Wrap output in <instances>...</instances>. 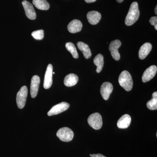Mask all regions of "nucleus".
I'll list each match as a JSON object with an SVG mask.
<instances>
[{
    "label": "nucleus",
    "mask_w": 157,
    "mask_h": 157,
    "mask_svg": "<svg viewBox=\"0 0 157 157\" xmlns=\"http://www.w3.org/2000/svg\"><path fill=\"white\" fill-rule=\"evenodd\" d=\"M32 36L36 40H42L44 36V31L43 30H39L34 31L32 33Z\"/></svg>",
    "instance_id": "5701e85b"
},
{
    "label": "nucleus",
    "mask_w": 157,
    "mask_h": 157,
    "mask_svg": "<svg viewBox=\"0 0 157 157\" xmlns=\"http://www.w3.org/2000/svg\"><path fill=\"white\" fill-rule=\"evenodd\" d=\"M87 18L88 21L90 24L95 25L101 20V14L98 11H90L87 13Z\"/></svg>",
    "instance_id": "4468645a"
},
{
    "label": "nucleus",
    "mask_w": 157,
    "mask_h": 157,
    "mask_svg": "<svg viewBox=\"0 0 157 157\" xmlns=\"http://www.w3.org/2000/svg\"><path fill=\"white\" fill-rule=\"evenodd\" d=\"M157 6H156L155 8V13L156 14H157Z\"/></svg>",
    "instance_id": "bb28decb"
},
{
    "label": "nucleus",
    "mask_w": 157,
    "mask_h": 157,
    "mask_svg": "<svg viewBox=\"0 0 157 157\" xmlns=\"http://www.w3.org/2000/svg\"><path fill=\"white\" fill-rule=\"evenodd\" d=\"M55 72H53V73H52V74H55Z\"/></svg>",
    "instance_id": "c756f323"
},
{
    "label": "nucleus",
    "mask_w": 157,
    "mask_h": 157,
    "mask_svg": "<svg viewBox=\"0 0 157 157\" xmlns=\"http://www.w3.org/2000/svg\"><path fill=\"white\" fill-rule=\"evenodd\" d=\"M147 106L151 110H156L157 109V92H155L152 94V98L147 102Z\"/></svg>",
    "instance_id": "412c9836"
},
{
    "label": "nucleus",
    "mask_w": 157,
    "mask_h": 157,
    "mask_svg": "<svg viewBox=\"0 0 157 157\" xmlns=\"http://www.w3.org/2000/svg\"><path fill=\"white\" fill-rule=\"evenodd\" d=\"M117 1L118 3H121L123 2L124 0H117Z\"/></svg>",
    "instance_id": "cd10ccee"
},
{
    "label": "nucleus",
    "mask_w": 157,
    "mask_h": 157,
    "mask_svg": "<svg viewBox=\"0 0 157 157\" xmlns=\"http://www.w3.org/2000/svg\"><path fill=\"white\" fill-rule=\"evenodd\" d=\"M82 24L78 20H73L68 25V31L71 33H75L80 32L82 29Z\"/></svg>",
    "instance_id": "ddd939ff"
},
{
    "label": "nucleus",
    "mask_w": 157,
    "mask_h": 157,
    "mask_svg": "<svg viewBox=\"0 0 157 157\" xmlns=\"http://www.w3.org/2000/svg\"><path fill=\"white\" fill-rule=\"evenodd\" d=\"M70 105L66 102H61L53 106L47 113L48 116L57 115L66 111L69 109Z\"/></svg>",
    "instance_id": "423d86ee"
},
{
    "label": "nucleus",
    "mask_w": 157,
    "mask_h": 157,
    "mask_svg": "<svg viewBox=\"0 0 157 157\" xmlns=\"http://www.w3.org/2000/svg\"><path fill=\"white\" fill-rule=\"evenodd\" d=\"M28 93V88L25 86L21 87L17 92L16 96V102L17 107L19 109H23L25 106Z\"/></svg>",
    "instance_id": "39448f33"
},
{
    "label": "nucleus",
    "mask_w": 157,
    "mask_h": 157,
    "mask_svg": "<svg viewBox=\"0 0 157 157\" xmlns=\"http://www.w3.org/2000/svg\"><path fill=\"white\" fill-rule=\"evenodd\" d=\"M57 137L61 141L70 142L73 140L74 133L70 128L64 127L59 129L56 133Z\"/></svg>",
    "instance_id": "7ed1b4c3"
},
{
    "label": "nucleus",
    "mask_w": 157,
    "mask_h": 157,
    "mask_svg": "<svg viewBox=\"0 0 157 157\" xmlns=\"http://www.w3.org/2000/svg\"><path fill=\"white\" fill-rule=\"evenodd\" d=\"M132 121V119L128 114L123 115L118 121L117 126L120 129H126L128 128Z\"/></svg>",
    "instance_id": "2eb2a0df"
},
{
    "label": "nucleus",
    "mask_w": 157,
    "mask_h": 157,
    "mask_svg": "<svg viewBox=\"0 0 157 157\" xmlns=\"http://www.w3.org/2000/svg\"><path fill=\"white\" fill-rule=\"evenodd\" d=\"M113 90V86L111 83L109 82H105L101 85V93L102 98L104 100H108L110 94Z\"/></svg>",
    "instance_id": "f8f14e48"
},
{
    "label": "nucleus",
    "mask_w": 157,
    "mask_h": 157,
    "mask_svg": "<svg viewBox=\"0 0 157 157\" xmlns=\"http://www.w3.org/2000/svg\"><path fill=\"white\" fill-rule=\"evenodd\" d=\"M92 155V154H90V157H91Z\"/></svg>",
    "instance_id": "c85d7f7f"
},
{
    "label": "nucleus",
    "mask_w": 157,
    "mask_h": 157,
    "mask_svg": "<svg viewBox=\"0 0 157 157\" xmlns=\"http://www.w3.org/2000/svg\"><path fill=\"white\" fill-rule=\"evenodd\" d=\"M77 45L78 49L83 53V56L86 59H88L91 57L92 56L91 51L87 44L84 42H78L77 43Z\"/></svg>",
    "instance_id": "a211bd4d"
},
{
    "label": "nucleus",
    "mask_w": 157,
    "mask_h": 157,
    "mask_svg": "<svg viewBox=\"0 0 157 157\" xmlns=\"http://www.w3.org/2000/svg\"><path fill=\"white\" fill-rule=\"evenodd\" d=\"M22 4L27 17L31 20L36 19V13L32 4L25 0L23 1Z\"/></svg>",
    "instance_id": "1a4fd4ad"
},
{
    "label": "nucleus",
    "mask_w": 157,
    "mask_h": 157,
    "mask_svg": "<svg viewBox=\"0 0 157 157\" xmlns=\"http://www.w3.org/2000/svg\"><path fill=\"white\" fill-rule=\"evenodd\" d=\"M149 22L151 25L154 26L155 28L157 30V17L156 16L152 17L149 20Z\"/></svg>",
    "instance_id": "b1692460"
},
{
    "label": "nucleus",
    "mask_w": 157,
    "mask_h": 157,
    "mask_svg": "<svg viewBox=\"0 0 157 157\" xmlns=\"http://www.w3.org/2000/svg\"><path fill=\"white\" fill-rule=\"evenodd\" d=\"M152 47L151 44L149 42L143 44L139 49L138 53L139 58L141 60L144 59L151 51Z\"/></svg>",
    "instance_id": "dca6fc26"
},
{
    "label": "nucleus",
    "mask_w": 157,
    "mask_h": 157,
    "mask_svg": "<svg viewBox=\"0 0 157 157\" xmlns=\"http://www.w3.org/2000/svg\"><path fill=\"white\" fill-rule=\"evenodd\" d=\"M33 4L37 9L41 10H48L50 5L46 0H33Z\"/></svg>",
    "instance_id": "aec40b11"
},
{
    "label": "nucleus",
    "mask_w": 157,
    "mask_h": 157,
    "mask_svg": "<svg viewBox=\"0 0 157 157\" xmlns=\"http://www.w3.org/2000/svg\"><path fill=\"white\" fill-rule=\"evenodd\" d=\"M52 73H53V67L52 65L49 64L46 69V72L44 78V86L45 89L50 88L52 84Z\"/></svg>",
    "instance_id": "6e6552de"
},
{
    "label": "nucleus",
    "mask_w": 157,
    "mask_h": 157,
    "mask_svg": "<svg viewBox=\"0 0 157 157\" xmlns=\"http://www.w3.org/2000/svg\"><path fill=\"white\" fill-rule=\"evenodd\" d=\"M120 85L127 91H130L133 86L132 76L126 70L123 71L120 75L118 79Z\"/></svg>",
    "instance_id": "f03ea898"
},
{
    "label": "nucleus",
    "mask_w": 157,
    "mask_h": 157,
    "mask_svg": "<svg viewBox=\"0 0 157 157\" xmlns=\"http://www.w3.org/2000/svg\"><path fill=\"white\" fill-rule=\"evenodd\" d=\"M157 72V67L155 65L150 66L144 71L142 77V81L144 82H147L151 80L155 76Z\"/></svg>",
    "instance_id": "9d476101"
},
{
    "label": "nucleus",
    "mask_w": 157,
    "mask_h": 157,
    "mask_svg": "<svg viewBox=\"0 0 157 157\" xmlns=\"http://www.w3.org/2000/svg\"><path fill=\"white\" fill-rule=\"evenodd\" d=\"M96 1H97V0H85L86 2L87 3L94 2H96Z\"/></svg>",
    "instance_id": "a878e982"
},
{
    "label": "nucleus",
    "mask_w": 157,
    "mask_h": 157,
    "mask_svg": "<svg viewBox=\"0 0 157 157\" xmlns=\"http://www.w3.org/2000/svg\"><path fill=\"white\" fill-rule=\"evenodd\" d=\"M40 82V77L39 76L35 75L32 77L30 86V94L32 98H34L36 97L39 91Z\"/></svg>",
    "instance_id": "9b49d317"
},
{
    "label": "nucleus",
    "mask_w": 157,
    "mask_h": 157,
    "mask_svg": "<svg viewBox=\"0 0 157 157\" xmlns=\"http://www.w3.org/2000/svg\"><path fill=\"white\" fill-rule=\"evenodd\" d=\"M91 157H106L104 155L101 154H93Z\"/></svg>",
    "instance_id": "393cba45"
},
{
    "label": "nucleus",
    "mask_w": 157,
    "mask_h": 157,
    "mask_svg": "<svg viewBox=\"0 0 157 157\" xmlns=\"http://www.w3.org/2000/svg\"><path fill=\"white\" fill-rule=\"evenodd\" d=\"M66 48L68 51L70 52L74 58H78V55L77 49L73 43L70 42H67L66 44Z\"/></svg>",
    "instance_id": "4be33fe9"
},
{
    "label": "nucleus",
    "mask_w": 157,
    "mask_h": 157,
    "mask_svg": "<svg viewBox=\"0 0 157 157\" xmlns=\"http://www.w3.org/2000/svg\"><path fill=\"white\" fill-rule=\"evenodd\" d=\"M139 16L140 11L138 8V3L137 2H134L131 5L128 12L125 20L126 25H133L138 19Z\"/></svg>",
    "instance_id": "f257e3e1"
},
{
    "label": "nucleus",
    "mask_w": 157,
    "mask_h": 157,
    "mask_svg": "<svg viewBox=\"0 0 157 157\" xmlns=\"http://www.w3.org/2000/svg\"><path fill=\"white\" fill-rule=\"evenodd\" d=\"M78 80V77L76 74L70 73L65 77L64 83L68 87L73 86L77 84Z\"/></svg>",
    "instance_id": "f3484780"
},
{
    "label": "nucleus",
    "mask_w": 157,
    "mask_h": 157,
    "mask_svg": "<svg viewBox=\"0 0 157 157\" xmlns=\"http://www.w3.org/2000/svg\"><path fill=\"white\" fill-rule=\"evenodd\" d=\"M88 123L90 126L95 130H99L103 125L102 117L98 113H93L88 118Z\"/></svg>",
    "instance_id": "20e7f679"
},
{
    "label": "nucleus",
    "mask_w": 157,
    "mask_h": 157,
    "mask_svg": "<svg viewBox=\"0 0 157 157\" xmlns=\"http://www.w3.org/2000/svg\"><path fill=\"white\" fill-rule=\"evenodd\" d=\"M121 45V42L119 40H114L110 42L109 45V50L112 57L116 61L119 60L121 56L118 52V48Z\"/></svg>",
    "instance_id": "0eeeda50"
},
{
    "label": "nucleus",
    "mask_w": 157,
    "mask_h": 157,
    "mask_svg": "<svg viewBox=\"0 0 157 157\" xmlns=\"http://www.w3.org/2000/svg\"><path fill=\"white\" fill-rule=\"evenodd\" d=\"M94 63L97 67V73H100L102 70L104 65V56L101 54L96 56L94 59Z\"/></svg>",
    "instance_id": "6ab92c4d"
}]
</instances>
